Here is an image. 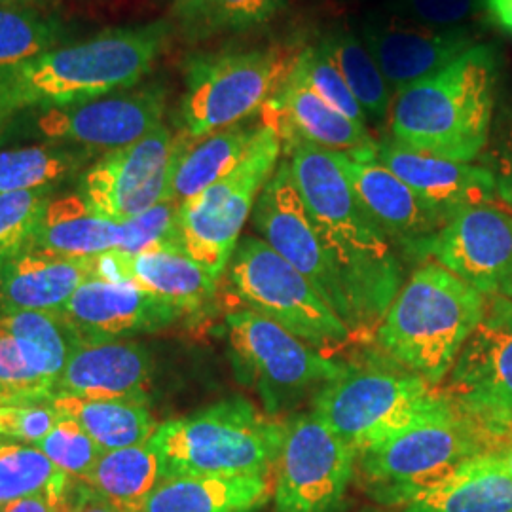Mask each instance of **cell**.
I'll list each match as a JSON object with an SVG mask.
<instances>
[{"mask_svg": "<svg viewBox=\"0 0 512 512\" xmlns=\"http://www.w3.org/2000/svg\"><path fill=\"white\" fill-rule=\"evenodd\" d=\"M287 152L296 190L353 306L357 336L376 334L403 287L393 243L368 217L338 152L308 141Z\"/></svg>", "mask_w": 512, "mask_h": 512, "instance_id": "cell-1", "label": "cell"}, {"mask_svg": "<svg viewBox=\"0 0 512 512\" xmlns=\"http://www.w3.org/2000/svg\"><path fill=\"white\" fill-rule=\"evenodd\" d=\"M169 38L167 21L112 27L0 73V137L23 112L65 107L141 84Z\"/></svg>", "mask_w": 512, "mask_h": 512, "instance_id": "cell-2", "label": "cell"}, {"mask_svg": "<svg viewBox=\"0 0 512 512\" xmlns=\"http://www.w3.org/2000/svg\"><path fill=\"white\" fill-rule=\"evenodd\" d=\"M497 57L473 46L452 65L391 103V135L404 147L471 164L488 145L495 118Z\"/></svg>", "mask_w": 512, "mask_h": 512, "instance_id": "cell-3", "label": "cell"}, {"mask_svg": "<svg viewBox=\"0 0 512 512\" xmlns=\"http://www.w3.org/2000/svg\"><path fill=\"white\" fill-rule=\"evenodd\" d=\"M484 311V294L439 262H425L385 311L376 330L378 344L395 363L437 387Z\"/></svg>", "mask_w": 512, "mask_h": 512, "instance_id": "cell-4", "label": "cell"}, {"mask_svg": "<svg viewBox=\"0 0 512 512\" xmlns=\"http://www.w3.org/2000/svg\"><path fill=\"white\" fill-rule=\"evenodd\" d=\"M289 421L228 399L158 425L150 442L169 476H262L274 471Z\"/></svg>", "mask_w": 512, "mask_h": 512, "instance_id": "cell-5", "label": "cell"}, {"mask_svg": "<svg viewBox=\"0 0 512 512\" xmlns=\"http://www.w3.org/2000/svg\"><path fill=\"white\" fill-rule=\"evenodd\" d=\"M450 406V399L435 385L408 370L349 368L348 374L315 395L311 414L361 454Z\"/></svg>", "mask_w": 512, "mask_h": 512, "instance_id": "cell-6", "label": "cell"}, {"mask_svg": "<svg viewBox=\"0 0 512 512\" xmlns=\"http://www.w3.org/2000/svg\"><path fill=\"white\" fill-rule=\"evenodd\" d=\"M296 57L277 46L190 55L181 99L184 135L200 139L260 114L287 84Z\"/></svg>", "mask_w": 512, "mask_h": 512, "instance_id": "cell-7", "label": "cell"}, {"mask_svg": "<svg viewBox=\"0 0 512 512\" xmlns=\"http://www.w3.org/2000/svg\"><path fill=\"white\" fill-rule=\"evenodd\" d=\"M486 450L480 429L452 404L439 416L357 454L355 473L378 503L404 507Z\"/></svg>", "mask_w": 512, "mask_h": 512, "instance_id": "cell-8", "label": "cell"}, {"mask_svg": "<svg viewBox=\"0 0 512 512\" xmlns=\"http://www.w3.org/2000/svg\"><path fill=\"white\" fill-rule=\"evenodd\" d=\"M230 279L249 310L289 330L327 357L353 340L351 329L310 281L264 239H239L230 258Z\"/></svg>", "mask_w": 512, "mask_h": 512, "instance_id": "cell-9", "label": "cell"}, {"mask_svg": "<svg viewBox=\"0 0 512 512\" xmlns=\"http://www.w3.org/2000/svg\"><path fill=\"white\" fill-rule=\"evenodd\" d=\"M283 143L264 126L253 148L228 175L179 207V238L188 255L219 279L238 247L262 188L274 175Z\"/></svg>", "mask_w": 512, "mask_h": 512, "instance_id": "cell-10", "label": "cell"}, {"mask_svg": "<svg viewBox=\"0 0 512 512\" xmlns=\"http://www.w3.org/2000/svg\"><path fill=\"white\" fill-rule=\"evenodd\" d=\"M165 103L164 86L148 84L74 105L23 112L6 126L0 145L31 137L48 145L84 148L95 156H105L162 126Z\"/></svg>", "mask_w": 512, "mask_h": 512, "instance_id": "cell-11", "label": "cell"}, {"mask_svg": "<svg viewBox=\"0 0 512 512\" xmlns=\"http://www.w3.org/2000/svg\"><path fill=\"white\" fill-rule=\"evenodd\" d=\"M226 327L236 365L272 416L311 391L319 393L351 368L249 308L230 313Z\"/></svg>", "mask_w": 512, "mask_h": 512, "instance_id": "cell-12", "label": "cell"}, {"mask_svg": "<svg viewBox=\"0 0 512 512\" xmlns=\"http://www.w3.org/2000/svg\"><path fill=\"white\" fill-rule=\"evenodd\" d=\"M459 412L482 427L484 440L512 425V298L494 294L459 351L444 393Z\"/></svg>", "mask_w": 512, "mask_h": 512, "instance_id": "cell-13", "label": "cell"}, {"mask_svg": "<svg viewBox=\"0 0 512 512\" xmlns=\"http://www.w3.org/2000/svg\"><path fill=\"white\" fill-rule=\"evenodd\" d=\"M179 150L181 135L162 124L141 141L101 156L78 177L76 194L99 217L128 222L169 202Z\"/></svg>", "mask_w": 512, "mask_h": 512, "instance_id": "cell-14", "label": "cell"}, {"mask_svg": "<svg viewBox=\"0 0 512 512\" xmlns=\"http://www.w3.org/2000/svg\"><path fill=\"white\" fill-rule=\"evenodd\" d=\"M357 454L315 414L289 421L275 461V512H340Z\"/></svg>", "mask_w": 512, "mask_h": 512, "instance_id": "cell-15", "label": "cell"}, {"mask_svg": "<svg viewBox=\"0 0 512 512\" xmlns=\"http://www.w3.org/2000/svg\"><path fill=\"white\" fill-rule=\"evenodd\" d=\"M251 217L260 239L304 275L348 325L353 336H357L355 313L348 293L296 190L289 160L277 164L274 175L256 200Z\"/></svg>", "mask_w": 512, "mask_h": 512, "instance_id": "cell-16", "label": "cell"}, {"mask_svg": "<svg viewBox=\"0 0 512 512\" xmlns=\"http://www.w3.org/2000/svg\"><path fill=\"white\" fill-rule=\"evenodd\" d=\"M361 38L395 95L446 69L475 46L465 27H429L393 12L370 14Z\"/></svg>", "mask_w": 512, "mask_h": 512, "instance_id": "cell-17", "label": "cell"}, {"mask_svg": "<svg viewBox=\"0 0 512 512\" xmlns=\"http://www.w3.org/2000/svg\"><path fill=\"white\" fill-rule=\"evenodd\" d=\"M429 256L484 296L499 294L512 274V215L490 203L456 211Z\"/></svg>", "mask_w": 512, "mask_h": 512, "instance_id": "cell-18", "label": "cell"}, {"mask_svg": "<svg viewBox=\"0 0 512 512\" xmlns=\"http://www.w3.org/2000/svg\"><path fill=\"white\" fill-rule=\"evenodd\" d=\"M361 205L387 239L408 256L427 258L446 217L391 173L376 156L351 158L338 152Z\"/></svg>", "mask_w": 512, "mask_h": 512, "instance_id": "cell-19", "label": "cell"}, {"mask_svg": "<svg viewBox=\"0 0 512 512\" xmlns=\"http://www.w3.org/2000/svg\"><path fill=\"white\" fill-rule=\"evenodd\" d=\"M80 342H114L141 332L167 329L183 311L131 281L90 279L61 310Z\"/></svg>", "mask_w": 512, "mask_h": 512, "instance_id": "cell-20", "label": "cell"}, {"mask_svg": "<svg viewBox=\"0 0 512 512\" xmlns=\"http://www.w3.org/2000/svg\"><path fill=\"white\" fill-rule=\"evenodd\" d=\"M260 122L274 129L283 148L308 141L351 158L376 156L378 143L370 137L366 124L332 109L294 73L279 95L260 110Z\"/></svg>", "mask_w": 512, "mask_h": 512, "instance_id": "cell-21", "label": "cell"}, {"mask_svg": "<svg viewBox=\"0 0 512 512\" xmlns=\"http://www.w3.org/2000/svg\"><path fill=\"white\" fill-rule=\"evenodd\" d=\"M150 372L148 349L137 342H80L55 382V395L147 403Z\"/></svg>", "mask_w": 512, "mask_h": 512, "instance_id": "cell-22", "label": "cell"}, {"mask_svg": "<svg viewBox=\"0 0 512 512\" xmlns=\"http://www.w3.org/2000/svg\"><path fill=\"white\" fill-rule=\"evenodd\" d=\"M376 158L446 219L459 209L484 205L494 198V177L484 165L444 160L393 139L376 145Z\"/></svg>", "mask_w": 512, "mask_h": 512, "instance_id": "cell-23", "label": "cell"}, {"mask_svg": "<svg viewBox=\"0 0 512 512\" xmlns=\"http://www.w3.org/2000/svg\"><path fill=\"white\" fill-rule=\"evenodd\" d=\"M93 277V256L69 258L29 247L0 270V310L61 311Z\"/></svg>", "mask_w": 512, "mask_h": 512, "instance_id": "cell-24", "label": "cell"}, {"mask_svg": "<svg viewBox=\"0 0 512 512\" xmlns=\"http://www.w3.org/2000/svg\"><path fill=\"white\" fill-rule=\"evenodd\" d=\"M274 495L262 476H169L133 512H255Z\"/></svg>", "mask_w": 512, "mask_h": 512, "instance_id": "cell-25", "label": "cell"}, {"mask_svg": "<svg viewBox=\"0 0 512 512\" xmlns=\"http://www.w3.org/2000/svg\"><path fill=\"white\" fill-rule=\"evenodd\" d=\"M262 128V122H239L200 139H190L183 133L169 200L188 202L228 175L253 148Z\"/></svg>", "mask_w": 512, "mask_h": 512, "instance_id": "cell-26", "label": "cell"}, {"mask_svg": "<svg viewBox=\"0 0 512 512\" xmlns=\"http://www.w3.org/2000/svg\"><path fill=\"white\" fill-rule=\"evenodd\" d=\"M124 281L173 304L184 315L200 310L217 291V279L183 247H160L137 255L124 253Z\"/></svg>", "mask_w": 512, "mask_h": 512, "instance_id": "cell-27", "label": "cell"}, {"mask_svg": "<svg viewBox=\"0 0 512 512\" xmlns=\"http://www.w3.org/2000/svg\"><path fill=\"white\" fill-rule=\"evenodd\" d=\"M124 224L99 217L78 194L54 198L38 224L31 247L52 255L88 258L120 249Z\"/></svg>", "mask_w": 512, "mask_h": 512, "instance_id": "cell-28", "label": "cell"}, {"mask_svg": "<svg viewBox=\"0 0 512 512\" xmlns=\"http://www.w3.org/2000/svg\"><path fill=\"white\" fill-rule=\"evenodd\" d=\"M403 512H512V476L484 452L406 503Z\"/></svg>", "mask_w": 512, "mask_h": 512, "instance_id": "cell-29", "label": "cell"}, {"mask_svg": "<svg viewBox=\"0 0 512 512\" xmlns=\"http://www.w3.org/2000/svg\"><path fill=\"white\" fill-rule=\"evenodd\" d=\"M165 478L164 461L148 440L103 452L80 482L110 505L133 512Z\"/></svg>", "mask_w": 512, "mask_h": 512, "instance_id": "cell-30", "label": "cell"}, {"mask_svg": "<svg viewBox=\"0 0 512 512\" xmlns=\"http://www.w3.org/2000/svg\"><path fill=\"white\" fill-rule=\"evenodd\" d=\"M52 404L59 414L78 421L103 452L148 442L158 429L147 403L86 401L54 395Z\"/></svg>", "mask_w": 512, "mask_h": 512, "instance_id": "cell-31", "label": "cell"}, {"mask_svg": "<svg viewBox=\"0 0 512 512\" xmlns=\"http://www.w3.org/2000/svg\"><path fill=\"white\" fill-rule=\"evenodd\" d=\"M0 325L16 338L29 366L55 387L80 344L65 315L52 310H0Z\"/></svg>", "mask_w": 512, "mask_h": 512, "instance_id": "cell-32", "label": "cell"}, {"mask_svg": "<svg viewBox=\"0 0 512 512\" xmlns=\"http://www.w3.org/2000/svg\"><path fill=\"white\" fill-rule=\"evenodd\" d=\"M95 154L65 145H33L0 152V194L57 188L80 177Z\"/></svg>", "mask_w": 512, "mask_h": 512, "instance_id": "cell-33", "label": "cell"}, {"mask_svg": "<svg viewBox=\"0 0 512 512\" xmlns=\"http://www.w3.org/2000/svg\"><path fill=\"white\" fill-rule=\"evenodd\" d=\"M317 48L344 78L366 118H384L391 109L393 93L363 38L349 29H332Z\"/></svg>", "mask_w": 512, "mask_h": 512, "instance_id": "cell-34", "label": "cell"}, {"mask_svg": "<svg viewBox=\"0 0 512 512\" xmlns=\"http://www.w3.org/2000/svg\"><path fill=\"white\" fill-rule=\"evenodd\" d=\"M73 482L37 446L0 440V509L31 495L67 497Z\"/></svg>", "mask_w": 512, "mask_h": 512, "instance_id": "cell-35", "label": "cell"}, {"mask_svg": "<svg viewBox=\"0 0 512 512\" xmlns=\"http://www.w3.org/2000/svg\"><path fill=\"white\" fill-rule=\"evenodd\" d=\"M67 29L29 4H0V73L59 46Z\"/></svg>", "mask_w": 512, "mask_h": 512, "instance_id": "cell-36", "label": "cell"}, {"mask_svg": "<svg viewBox=\"0 0 512 512\" xmlns=\"http://www.w3.org/2000/svg\"><path fill=\"white\" fill-rule=\"evenodd\" d=\"M54 192L38 188L0 194V270L31 247Z\"/></svg>", "mask_w": 512, "mask_h": 512, "instance_id": "cell-37", "label": "cell"}, {"mask_svg": "<svg viewBox=\"0 0 512 512\" xmlns=\"http://www.w3.org/2000/svg\"><path fill=\"white\" fill-rule=\"evenodd\" d=\"M55 387L37 374L16 338L0 325V406L50 403Z\"/></svg>", "mask_w": 512, "mask_h": 512, "instance_id": "cell-38", "label": "cell"}, {"mask_svg": "<svg viewBox=\"0 0 512 512\" xmlns=\"http://www.w3.org/2000/svg\"><path fill=\"white\" fill-rule=\"evenodd\" d=\"M293 73L300 80H304L325 103H329L332 109L346 114L355 122L365 124V112L361 109L359 101L349 90L344 78L336 71V67L317 46H310L298 54Z\"/></svg>", "mask_w": 512, "mask_h": 512, "instance_id": "cell-39", "label": "cell"}, {"mask_svg": "<svg viewBox=\"0 0 512 512\" xmlns=\"http://www.w3.org/2000/svg\"><path fill=\"white\" fill-rule=\"evenodd\" d=\"M37 448L52 459L63 473L76 480L86 475L103 454V450L80 427V423L63 414L54 431L42 442H38Z\"/></svg>", "mask_w": 512, "mask_h": 512, "instance_id": "cell-40", "label": "cell"}, {"mask_svg": "<svg viewBox=\"0 0 512 512\" xmlns=\"http://www.w3.org/2000/svg\"><path fill=\"white\" fill-rule=\"evenodd\" d=\"M179 207L181 203L169 200L154 205L135 219L122 222L124 239L120 251L137 255L160 247H183L177 226Z\"/></svg>", "mask_w": 512, "mask_h": 512, "instance_id": "cell-41", "label": "cell"}, {"mask_svg": "<svg viewBox=\"0 0 512 512\" xmlns=\"http://www.w3.org/2000/svg\"><path fill=\"white\" fill-rule=\"evenodd\" d=\"M59 418L61 414L52 401L0 406V439L19 440L37 446L54 431Z\"/></svg>", "mask_w": 512, "mask_h": 512, "instance_id": "cell-42", "label": "cell"}, {"mask_svg": "<svg viewBox=\"0 0 512 512\" xmlns=\"http://www.w3.org/2000/svg\"><path fill=\"white\" fill-rule=\"evenodd\" d=\"M287 0H217L205 27L209 33H241L274 19Z\"/></svg>", "mask_w": 512, "mask_h": 512, "instance_id": "cell-43", "label": "cell"}, {"mask_svg": "<svg viewBox=\"0 0 512 512\" xmlns=\"http://www.w3.org/2000/svg\"><path fill=\"white\" fill-rule=\"evenodd\" d=\"M484 167L492 173L495 194L512 207V107L494 118L488 145L484 148Z\"/></svg>", "mask_w": 512, "mask_h": 512, "instance_id": "cell-44", "label": "cell"}, {"mask_svg": "<svg viewBox=\"0 0 512 512\" xmlns=\"http://www.w3.org/2000/svg\"><path fill=\"white\" fill-rule=\"evenodd\" d=\"M475 8L476 0H393V14L439 29L461 27Z\"/></svg>", "mask_w": 512, "mask_h": 512, "instance_id": "cell-45", "label": "cell"}, {"mask_svg": "<svg viewBox=\"0 0 512 512\" xmlns=\"http://www.w3.org/2000/svg\"><path fill=\"white\" fill-rule=\"evenodd\" d=\"M69 509L71 512H128L114 507L105 499L92 494L80 480L74 478L73 486L69 490Z\"/></svg>", "mask_w": 512, "mask_h": 512, "instance_id": "cell-46", "label": "cell"}, {"mask_svg": "<svg viewBox=\"0 0 512 512\" xmlns=\"http://www.w3.org/2000/svg\"><path fill=\"white\" fill-rule=\"evenodd\" d=\"M0 512H71L69 509V494L67 497H52V495H31L19 501L10 503Z\"/></svg>", "mask_w": 512, "mask_h": 512, "instance_id": "cell-47", "label": "cell"}, {"mask_svg": "<svg viewBox=\"0 0 512 512\" xmlns=\"http://www.w3.org/2000/svg\"><path fill=\"white\" fill-rule=\"evenodd\" d=\"M217 0H175V14L188 27H205Z\"/></svg>", "mask_w": 512, "mask_h": 512, "instance_id": "cell-48", "label": "cell"}, {"mask_svg": "<svg viewBox=\"0 0 512 512\" xmlns=\"http://www.w3.org/2000/svg\"><path fill=\"white\" fill-rule=\"evenodd\" d=\"M488 12L492 18L505 29L512 33V0H486Z\"/></svg>", "mask_w": 512, "mask_h": 512, "instance_id": "cell-49", "label": "cell"}, {"mask_svg": "<svg viewBox=\"0 0 512 512\" xmlns=\"http://www.w3.org/2000/svg\"><path fill=\"white\" fill-rule=\"evenodd\" d=\"M486 454H490V458L494 459L495 463L505 473H509L512 476V444H509V446H499V448H495L492 452H486Z\"/></svg>", "mask_w": 512, "mask_h": 512, "instance_id": "cell-50", "label": "cell"}, {"mask_svg": "<svg viewBox=\"0 0 512 512\" xmlns=\"http://www.w3.org/2000/svg\"><path fill=\"white\" fill-rule=\"evenodd\" d=\"M501 296H507V298H512V274L507 281H505V285L501 287V291H499Z\"/></svg>", "mask_w": 512, "mask_h": 512, "instance_id": "cell-51", "label": "cell"}, {"mask_svg": "<svg viewBox=\"0 0 512 512\" xmlns=\"http://www.w3.org/2000/svg\"><path fill=\"white\" fill-rule=\"evenodd\" d=\"M31 0H0V4H29Z\"/></svg>", "mask_w": 512, "mask_h": 512, "instance_id": "cell-52", "label": "cell"}]
</instances>
